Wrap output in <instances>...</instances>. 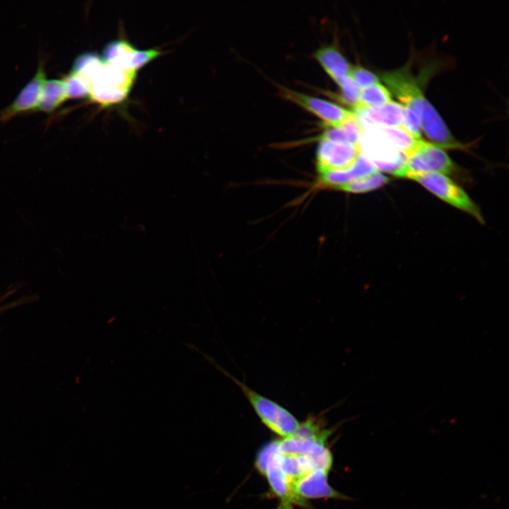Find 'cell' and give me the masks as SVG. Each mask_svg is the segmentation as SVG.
Returning a JSON list of instances; mask_svg holds the SVG:
<instances>
[{"mask_svg": "<svg viewBox=\"0 0 509 509\" xmlns=\"http://www.w3.org/2000/svg\"><path fill=\"white\" fill-rule=\"evenodd\" d=\"M279 464L291 484L317 469L312 460L305 455H286L279 452Z\"/></svg>", "mask_w": 509, "mask_h": 509, "instance_id": "18", "label": "cell"}, {"mask_svg": "<svg viewBox=\"0 0 509 509\" xmlns=\"http://www.w3.org/2000/svg\"><path fill=\"white\" fill-rule=\"evenodd\" d=\"M442 200L473 216L484 223L482 215L467 194L449 177L440 173H429L414 179Z\"/></svg>", "mask_w": 509, "mask_h": 509, "instance_id": "7", "label": "cell"}, {"mask_svg": "<svg viewBox=\"0 0 509 509\" xmlns=\"http://www.w3.org/2000/svg\"><path fill=\"white\" fill-rule=\"evenodd\" d=\"M329 435L328 430L310 418L300 423L292 435L278 440L279 450L282 454L308 456L317 468L329 472L333 462L332 455L325 445Z\"/></svg>", "mask_w": 509, "mask_h": 509, "instance_id": "1", "label": "cell"}, {"mask_svg": "<svg viewBox=\"0 0 509 509\" xmlns=\"http://www.w3.org/2000/svg\"><path fill=\"white\" fill-rule=\"evenodd\" d=\"M361 154L359 145L320 139L316 153L317 172L320 175L349 169Z\"/></svg>", "mask_w": 509, "mask_h": 509, "instance_id": "9", "label": "cell"}, {"mask_svg": "<svg viewBox=\"0 0 509 509\" xmlns=\"http://www.w3.org/2000/svg\"><path fill=\"white\" fill-rule=\"evenodd\" d=\"M136 49L125 40H112L103 47L101 58L106 63L129 69V64Z\"/></svg>", "mask_w": 509, "mask_h": 509, "instance_id": "20", "label": "cell"}, {"mask_svg": "<svg viewBox=\"0 0 509 509\" xmlns=\"http://www.w3.org/2000/svg\"><path fill=\"white\" fill-rule=\"evenodd\" d=\"M68 98L64 79L46 80L39 98L36 110L50 113Z\"/></svg>", "mask_w": 509, "mask_h": 509, "instance_id": "17", "label": "cell"}, {"mask_svg": "<svg viewBox=\"0 0 509 509\" xmlns=\"http://www.w3.org/2000/svg\"><path fill=\"white\" fill-rule=\"evenodd\" d=\"M389 182V177L377 170L351 182L341 185L337 189L351 193H363L378 189Z\"/></svg>", "mask_w": 509, "mask_h": 509, "instance_id": "21", "label": "cell"}, {"mask_svg": "<svg viewBox=\"0 0 509 509\" xmlns=\"http://www.w3.org/2000/svg\"><path fill=\"white\" fill-rule=\"evenodd\" d=\"M421 127L433 144L442 148H460L461 146L455 140L443 119L433 106L425 98L421 113Z\"/></svg>", "mask_w": 509, "mask_h": 509, "instance_id": "14", "label": "cell"}, {"mask_svg": "<svg viewBox=\"0 0 509 509\" xmlns=\"http://www.w3.org/2000/svg\"><path fill=\"white\" fill-rule=\"evenodd\" d=\"M382 78L403 105L411 108L421 118L425 98L416 79L406 69L383 74Z\"/></svg>", "mask_w": 509, "mask_h": 509, "instance_id": "10", "label": "cell"}, {"mask_svg": "<svg viewBox=\"0 0 509 509\" xmlns=\"http://www.w3.org/2000/svg\"><path fill=\"white\" fill-rule=\"evenodd\" d=\"M46 80L44 62L40 61L33 77L19 92L13 101L0 111V122H7L21 113L36 109Z\"/></svg>", "mask_w": 509, "mask_h": 509, "instance_id": "12", "label": "cell"}, {"mask_svg": "<svg viewBox=\"0 0 509 509\" xmlns=\"http://www.w3.org/2000/svg\"><path fill=\"white\" fill-rule=\"evenodd\" d=\"M136 71L103 62L89 78L90 99L103 107L123 102L130 93Z\"/></svg>", "mask_w": 509, "mask_h": 509, "instance_id": "3", "label": "cell"}, {"mask_svg": "<svg viewBox=\"0 0 509 509\" xmlns=\"http://www.w3.org/2000/svg\"><path fill=\"white\" fill-rule=\"evenodd\" d=\"M68 98L89 97L90 84L88 80L79 74L71 72L64 78Z\"/></svg>", "mask_w": 509, "mask_h": 509, "instance_id": "23", "label": "cell"}, {"mask_svg": "<svg viewBox=\"0 0 509 509\" xmlns=\"http://www.w3.org/2000/svg\"><path fill=\"white\" fill-rule=\"evenodd\" d=\"M349 76L361 89L379 82L374 74L360 66H351Z\"/></svg>", "mask_w": 509, "mask_h": 509, "instance_id": "26", "label": "cell"}, {"mask_svg": "<svg viewBox=\"0 0 509 509\" xmlns=\"http://www.w3.org/2000/svg\"><path fill=\"white\" fill-rule=\"evenodd\" d=\"M314 57L337 83L349 76L351 65L334 46L320 47L315 52Z\"/></svg>", "mask_w": 509, "mask_h": 509, "instance_id": "16", "label": "cell"}, {"mask_svg": "<svg viewBox=\"0 0 509 509\" xmlns=\"http://www.w3.org/2000/svg\"><path fill=\"white\" fill-rule=\"evenodd\" d=\"M338 84L340 88V93L337 96L339 100L352 107L358 105L361 89L355 81L349 76H347Z\"/></svg>", "mask_w": 509, "mask_h": 509, "instance_id": "24", "label": "cell"}, {"mask_svg": "<svg viewBox=\"0 0 509 509\" xmlns=\"http://www.w3.org/2000/svg\"><path fill=\"white\" fill-rule=\"evenodd\" d=\"M378 170L374 165L361 154L354 165L349 169L327 172L319 175L320 182L327 187L337 189L360 177L371 174Z\"/></svg>", "mask_w": 509, "mask_h": 509, "instance_id": "15", "label": "cell"}, {"mask_svg": "<svg viewBox=\"0 0 509 509\" xmlns=\"http://www.w3.org/2000/svg\"><path fill=\"white\" fill-rule=\"evenodd\" d=\"M204 356L217 369L240 387L262 423L270 431L282 438H286L292 435L298 428L300 423L291 412L275 401L251 389L218 365L209 356Z\"/></svg>", "mask_w": 509, "mask_h": 509, "instance_id": "2", "label": "cell"}, {"mask_svg": "<svg viewBox=\"0 0 509 509\" xmlns=\"http://www.w3.org/2000/svg\"><path fill=\"white\" fill-rule=\"evenodd\" d=\"M281 95L292 101L322 119L327 127H341L354 117L352 110L327 100L280 87Z\"/></svg>", "mask_w": 509, "mask_h": 509, "instance_id": "8", "label": "cell"}, {"mask_svg": "<svg viewBox=\"0 0 509 509\" xmlns=\"http://www.w3.org/2000/svg\"><path fill=\"white\" fill-rule=\"evenodd\" d=\"M352 111L362 130L375 127L404 125V107L393 101L377 107H367L358 104Z\"/></svg>", "mask_w": 509, "mask_h": 509, "instance_id": "11", "label": "cell"}, {"mask_svg": "<svg viewBox=\"0 0 509 509\" xmlns=\"http://www.w3.org/2000/svg\"><path fill=\"white\" fill-rule=\"evenodd\" d=\"M391 101L388 89L378 82L361 90L358 104L367 107H377Z\"/></svg>", "mask_w": 509, "mask_h": 509, "instance_id": "22", "label": "cell"}, {"mask_svg": "<svg viewBox=\"0 0 509 509\" xmlns=\"http://www.w3.org/2000/svg\"><path fill=\"white\" fill-rule=\"evenodd\" d=\"M328 472L322 469H315L292 484L295 495L305 498H344L328 484Z\"/></svg>", "mask_w": 509, "mask_h": 509, "instance_id": "13", "label": "cell"}, {"mask_svg": "<svg viewBox=\"0 0 509 509\" xmlns=\"http://www.w3.org/2000/svg\"><path fill=\"white\" fill-rule=\"evenodd\" d=\"M381 134L398 151L406 156L412 152L421 141L404 127H375ZM369 129V128H368Z\"/></svg>", "mask_w": 509, "mask_h": 509, "instance_id": "19", "label": "cell"}, {"mask_svg": "<svg viewBox=\"0 0 509 509\" xmlns=\"http://www.w3.org/2000/svg\"><path fill=\"white\" fill-rule=\"evenodd\" d=\"M361 153L376 168L397 176L404 167L406 155L398 151L376 128L363 130L359 141Z\"/></svg>", "mask_w": 509, "mask_h": 509, "instance_id": "6", "label": "cell"}, {"mask_svg": "<svg viewBox=\"0 0 509 509\" xmlns=\"http://www.w3.org/2000/svg\"><path fill=\"white\" fill-rule=\"evenodd\" d=\"M454 164L443 148L423 140L407 155L406 163L396 177L414 178L429 173L449 174Z\"/></svg>", "mask_w": 509, "mask_h": 509, "instance_id": "5", "label": "cell"}, {"mask_svg": "<svg viewBox=\"0 0 509 509\" xmlns=\"http://www.w3.org/2000/svg\"><path fill=\"white\" fill-rule=\"evenodd\" d=\"M279 455L278 440L267 443L257 455L255 467L265 476L272 492L280 499L278 509H292L293 505L305 506V501L295 495L291 481L281 469Z\"/></svg>", "mask_w": 509, "mask_h": 509, "instance_id": "4", "label": "cell"}, {"mask_svg": "<svg viewBox=\"0 0 509 509\" xmlns=\"http://www.w3.org/2000/svg\"><path fill=\"white\" fill-rule=\"evenodd\" d=\"M160 54H162V52L156 49H136L131 58L129 64V69L136 71L154 59L157 58Z\"/></svg>", "mask_w": 509, "mask_h": 509, "instance_id": "25", "label": "cell"}]
</instances>
